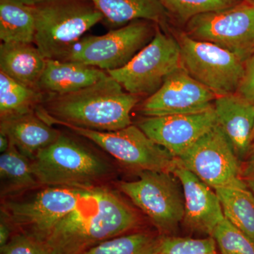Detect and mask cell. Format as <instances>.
Returning <instances> with one entry per match:
<instances>
[{"mask_svg":"<svg viewBox=\"0 0 254 254\" xmlns=\"http://www.w3.org/2000/svg\"><path fill=\"white\" fill-rule=\"evenodd\" d=\"M136 212L115 192L95 187L44 237L51 254H83L139 225Z\"/></svg>","mask_w":254,"mask_h":254,"instance_id":"1","label":"cell"},{"mask_svg":"<svg viewBox=\"0 0 254 254\" xmlns=\"http://www.w3.org/2000/svg\"><path fill=\"white\" fill-rule=\"evenodd\" d=\"M138 101V96L125 91L108 74L79 91L45 95L36 113L51 125L64 123L94 131H118L132 125L130 115Z\"/></svg>","mask_w":254,"mask_h":254,"instance_id":"2","label":"cell"},{"mask_svg":"<svg viewBox=\"0 0 254 254\" xmlns=\"http://www.w3.org/2000/svg\"><path fill=\"white\" fill-rule=\"evenodd\" d=\"M34 44L47 60L63 61L86 32L104 18L91 0H36Z\"/></svg>","mask_w":254,"mask_h":254,"instance_id":"3","label":"cell"},{"mask_svg":"<svg viewBox=\"0 0 254 254\" xmlns=\"http://www.w3.org/2000/svg\"><path fill=\"white\" fill-rule=\"evenodd\" d=\"M31 163L37 181L46 187L92 188L111 171L103 158L62 133L55 143L40 150Z\"/></svg>","mask_w":254,"mask_h":254,"instance_id":"4","label":"cell"},{"mask_svg":"<svg viewBox=\"0 0 254 254\" xmlns=\"http://www.w3.org/2000/svg\"><path fill=\"white\" fill-rule=\"evenodd\" d=\"M157 25L151 41L123 67L107 73L124 89L137 96L155 93L165 79L182 67L181 51L177 38Z\"/></svg>","mask_w":254,"mask_h":254,"instance_id":"5","label":"cell"},{"mask_svg":"<svg viewBox=\"0 0 254 254\" xmlns=\"http://www.w3.org/2000/svg\"><path fill=\"white\" fill-rule=\"evenodd\" d=\"M182 66L217 97L237 93L244 75L245 60L225 48L193 39L186 33L177 38Z\"/></svg>","mask_w":254,"mask_h":254,"instance_id":"6","label":"cell"},{"mask_svg":"<svg viewBox=\"0 0 254 254\" xmlns=\"http://www.w3.org/2000/svg\"><path fill=\"white\" fill-rule=\"evenodd\" d=\"M138 175L136 181L121 182L120 190L148 217L160 235L173 234L185 215L181 184L168 172L141 171Z\"/></svg>","mask_w":254,"mask_h":254,"instance_id":"7","label":"cell"},{"mask_svg":"<svg viewBox=\"0 0 254 254\" xmlns=\"http://www.w3.org/2000/svg\"><path fill=\"white\" fill-rule=\"evenodd\" d=\"M150 21L138 20L103 36L83 37L63 61L75 62L108 71L130 61L153 39Z\"/></svg>","mask_w":254,"mask_h":254,"instance_id":"8","label":"cell"},{"mask_svg":"<svg viewBox=\"0 0 254 254\" xmlns=\"http://www.w3.org/2000/svg\"><path fill=\"white\" fill-rule=\"evenodd\" d=\"M91 189L48 187L26 199L8 201L1 213L13 229L41 242L60 220L76 208Z\"/></svg>","mask_w":254,"mask_h":254,"instance_id":"9","label":"cell"},{"mask_svg":"<svg viewBox=\"0 0 254 254\" xmlns=\"http://www.w3.org/2000/svg\"><path fill=\"white\" fill-rule=\"evenodd\" d=\"M58 125L90 140L120 163L137 172L172 173L176 165L177 158L152 141L137 125H131L118 131H100L68 124Z\"/></svg>","mask_w":254,"mask_h":254,"instance_id":"10","label":"cell"},{"mask_svg":"<svg viewBox=\"0 0 254 254\" xmlns=\"http://www.w3.org/2000/svg\"><path fill=\"white\" fill-rule=\"evenodd\" d=\"M186 33L232 52L246 62L254 51V3L243 1L195 16L187 22Z\"/></svg>","mask_w":254,"mask_h":254,"instance_id":"11","label":"cell"},{"mask_svg":"<svg viewBox=\"0 0 254 254\" xmlns=\"http://www.w3.org/2000/svg\"><path fill=\"white\" fill-rule=\"evenodd\" d=\"M178 159L213 190L247 187L242 177V161L217 124Z\"/></svg>","mask_w":254,"mask_h":254,"instance_id":"12","label":"cell"},{"mask_svg":"<svg viewBox=\"0 0 254 254\" xmlns=\"http://www.w3.org/2000/svg\"><path fill=\"white\" fill-rule=\"evenodd\" d=\"M216 98L181 67L172 73L158 91L147 97L140 106V112L145 117L203 113L213 108Z\"/></svg>","mask_w":254,"mask_h":254,"instance_id":"13","label":"cell"},{"mask_svg":"<svg viewBox=\"0 0 254 254\" xmlns=\"http://www.w3.org/2000/svg\"><path fill=\"white\" fill-rule=\"evenodd\" d=\"M216 124L213 108L190 115L146 117L136 125L152 141L178 158Z\"/></svg>","mask_w":254,"mask_h":254,"instance_id":"14","label":"cell"},{"mask_svg":"<svg viewBox=\"0 0 254 254\" xmlns=\"http://www.w3.org/2000/svg\"><path fill=\"white\" fill-rule=\"evenodd\" d=\"M172 173L181 184L185 196L182 222L191 231L211 236L215 227L225 218L216 192L185 168L178 158Z\"/></svg>","mask_w":254,"mask_h":254,"instance_id":"15","label":"cell"},{"mask_svg":"<svg viewBox=\"0 0 254 254\" xmlns=\"http://www.w3.org/2000/svg\"><path fill=\"white\" fill-rule=\"evenodd\" d=\"M213 108L217 125L243 162L254 144V103L237 93L217 97Z\"/></svg>","mask_w":254,"mask_h":254,"instance_id":"16","label":"cell"},{"mask_svg":"<svg viewBox=\"0 0 254 254\" xmlns=\"http://www.w3.org/2000/svg\"><path fill=\"white\" fill-rule=\"evenodd\" d=\"M108 76L106 71L84 64L47 60L38 90L45 95L68 94L91 86Z\"/></svg>","mask_w":254,"mask_h":254,"instance_id":"17","label":"cell"},{"mask_svg":"<svg viewBox=\"0 0 254 254\" xmlns=\"http://www.w3.org/2000/svg\"><path fill=\"white\" fill-rule=\"evenodd\" d=\"M0 129L30 160L40 150L55 143L61 134L40 118L36 112L1 121Z\"/></svg>","mask_w":254,"mask_h":254,"instance_id":"18","label":"cell"},{"mask_svg":"<svg viewBox=\"0 0 254 254\" xmlns=\"http://www.w3.org/2000/svg\"><path fill=\"white\" fill-rule=\"evenodd\" d=\"M46 63L33 43H2L0 46V71L29 88L39 91L38 83Z\"/></svg>","mask_w":254,"mask_h":254,"instance_id":"19","label":"cell"},{"mask_svg":"<svg viewBox=\"0 0 254 254\" xmlns=\"http://www.w3.org/2000/svg\"><path fill=\"white\" fill-rule=\"evenodd\" d=\"M108 23L121 26L143 20L164 26L169 12L160 0H91Z\"/></svg>","mask_w":254,"mask_h":254,"instance_id":"20","label":"cell"},{"mask_svg":"<svg viewBox=\"0 0 254 254\" xmlns=\"http://www.w3.org/2000/svg\"><path fill=\"white\" fill-rule=\"evenodd\" d=\"M0 179L1 197L18 194L40 185L32 172L31 160L11 141L0 156Z\"/></svg>","mask_w":254,"mask_h":254,"instance_id":"21","label":"cell"},{"mask_svg":"<svg viewBox=\"0 0 254 254\" xmlns=\"http://www.w3.org/2000/svg\"><path fill=\"white\" fill-rule=\"evenodd\" d=\"M36 22L31 6L16 0H0V38L2 43H34Z\"/></svg>","mask_w":254,"mask_h":254,"instance_id":"22","label":"cell"},{"mask_svg":"<svg viewBox=\"0 0 254 254\" xmlns=\"http://www.w3.org/2000/svg\"><path fill=\"white\" fill-rule=\"evenodd\" d=\"M45 95L21 84L0 71V118L1 121L36 112Z\"/></svg>","mask_w":254,"mask_h":254,"instance_id":"23","label":"cell"},{"mask_svg":"<svg viewBox=\"0 0 254 254\" xmlns=\"http://www.w3.org/2000/svg\"><path fill=\"white\" fill-rule=\"evenodd\" d=\"M225 218L254 242V194L248 187L214 190Z\"/></svg>","mask_w":254,"mask_h":254,"instance_id":"24","label":"cell"},{"mask_svg":"<svg viewBox=\"0 0 254 254\" xmlns=\"http://www.w3.org/2000/svg\"><path fill=\"white\" fill-rule=\"evenodd\" d=\"M163 235L134 232L110 239L83 254H157Z\"/></svg>","mask_w":254,"mask_h":254,"instance_id":"25","label":"cell"},{"mask_svg":"<svg viewBox=\"0 0 254 254\" xmlns=\"http://www.w3.org/2000/svg\"><path fill=\"white\" fill-rule=\"evenodd\" d=\"M222 254H254V242L233 224L224 218L211 236Z\"/></svg>","mask_w":254,"mask_h":254,"instance_id":"26","label":"cell"},{"mask_svg":"<svg viewBox=\"0 0 254 254\" xmlns=\"http://www.w3.org/2000/svg\"><path fill=\"white\" fill-rule=\"evenodd\" d=\"M169 13L188 22L198 15L225 9L238 4V0H160Z\"/></svg>","mask_w":254,"mask_h":254,"instance_id":"27","label":"cell"},{"mask_svg":"<svg viewBox=\"0 0 254 254\" xmlns=\"http://www.w3.org/2000/svg\"><path fill=\"white\" fill-rule=\"evenodd\" d=\"M213 237L192 239L163 235L157 254H217Z\"/></svg>","mask_w":254,"mask_h":254,"instance_id":"28","label":"cell"},{"mask_svg":"<svg viewBox=\"0 0 254 254\" xmlns=\"http://www.w3.org/2000/svg\"><path fill=\"white\" fill-rule=\"evenodd\" d=\"M1 254H51L42 242L21 232L13 234Z\"/></svg>","mask_w":254,"mask_h":254,"instance_id":"29","label":"cell"},{"mask_svg":"<svg viewBox=\"0 0 254 254\" xmlns=\"http://www.w3.org/2000/svg\"><path fill=\"white\" fill-rule=\"evenodd\" d=\"M237 93L254 103V51L246 60L245 75Z\"/></svg>","mask_w":254,"mask_h":254,"instance_id":"30","label":"cell"},{"mask_svg":"<svg viewBox=\"0 0 254 254\" xmlns=\"http://www.w3.org/2000/svg\"><path fill=\"white\" fill-rule=\"evenodd\" d=\"M242 177L254 194V144L250 154L242 164Z\"/></svg>","mask_w":254,"mask_h":254,"instance_id":"31","label":"cell"},{"mask_svg":"<svg viewBox=\"0 0 254 254\" xmlns=\"http://www.w3.org/2000/svg\"><path fill=\"white\" fill-rule=\"evenodd\" d=\"M12 225H11L6 216L1 213V222H0V248L4 247L8 243L13 235Z\"/></svg>","mask_w":254,"mask_h":254,"instance_id":"32","label":"cell"},{"mask_svg":"<svg viewBox=\"0 0 254 254\" xmlns=\"http://www.w3.org/2000/svg\"><path fill=\"white\" fill-rule=\"evenodd\" d=\"M10 145L9 138L4 133L0 131V152L1 153H4L9 148Z\"/></svg>","mask_w":254,"mask_h":254,"instance_id":"33","label":"cell"},{"mask_svg":"<svg viewBox=\"0 0 254 254\" xmlns=\"http://www.w3.org/2000/svg\"><path fill=\"white\" fill-rule=\"evenodd\" d=\"M16 1L22 3L23 4L28 5V6H32L36 0H16Z\"/></svg>","mask_w":254,"mask_h":254,"instance_id":"34","label":"cell"},{"mask_svg":"<svg viewBox=\"0 0 254 254\" xmlns=\"http://www.w3.org/2000/svg\"><path fill=\"white\" fill-rule=\"evenodd\" d=\"M245 1H247V2L250 3H254V0H245Z\"/></svg>","mask_w":254,"mask_h":254,"instance_id":"35","label":"cell"}]
</instances>
